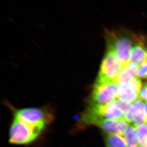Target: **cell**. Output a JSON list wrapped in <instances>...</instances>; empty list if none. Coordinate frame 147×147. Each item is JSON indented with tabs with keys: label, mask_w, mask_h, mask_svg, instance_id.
<instances>
[{
	"label": "cell",
	"mask_w": 147,
	"mask_h": 147,
	"mask_svg": "<svg viewBox=\"0 0 147 147\" xmlns=\"http://www.w3.org/2000/svg\"><path fill=\"white\" fill-rule=\"evenodd\" d=\"M124 66L114 50L107 46L95 82H115Z\"/></svg>",
	"instance_id": "obj_2"
},
{
	"label": "cell",
	"mask_w": 147,
	"mask_h": 147,
	"mask_svg": "<svg viewBox=\"0 0 147 147\" xmlns=\"http://www.w3.org/2000/svg\"><path fill=\"white\" fill-rule=\"evenodd\" d=\"M81 126H94L102 130L106 134L122 135L129 126L125 119L110 120L96 117H80L79 121Z\"/></svg>",
	"instance_id": "obj_6"
},
{
	"label": "cell",
	"mask_w": 147,
	"mask_h": 147,
	"mask_svg": "<svg viewBox=\"0 0 147 147\" xmlns=\"http://www.w3.org/2000/svg\"><path fill=\"white\" fill-rule=\"evenodd\" d=\"M119 85L116 82H95L88 105H104L117 98Z\"/></svg>",
	"instance_id": "obj_4"
},
{
	"label": "cell",
	"mask_w": 147,
	"mask_h": 147,
	"mask_svg": "<svg viewBox=\"0 0 147 147\" xmlns=\"http://www.w3.org/2000/svg\"><path fill=\"white\" fill-rule=\"evenodd\" d=\"M142 84L140 79L136 77L128 83L119 84L117 99L132 104L139 98Z\"/></svg>",
	"instance_id": "obj_7"
},
{
	"label": "cell",
	"mask_w": 147,
	"mask_h": 147,
	"mask_svg": "<svg viewBox=\"0 0 147 147\" xmlns=\"http://www.w3.org/2000/svg\"><path fill=\"white\" fill-rule=\"evenodd\" d=\"M46 128L24 122L13 117L9 130V142L16 145H26L35 142Z\"/></svg>",
	"instance_id": "obj_1"
},
{
	"label": "cell",
	"mask_w": 147,
	"mask_h": 147,
	"mask_svg": "<svg viewBox=\"0 0 147 147\" xmlns=\"http://www.w3.org/2000/svg\"><path fill=\"white\" fill-rule=\"evenodd\" d=\"M139 98L142 100H143L147 102V82H143L142 84L140 91Z\"/></svg>",
	"instance_id": "obj_15"
},
{
	"label": "cell",
	"mask_w": 147,
	"mask_h": 147,
	"mask_svg": "<svg viewBox=\"0 0 147 147\" xmlns=\"http://www.w3.org/2000/svg\"><path fill=\"white\" fill-rule=\"evenodd\" d=\"M122 136L127 147H140L137 133L134 125H129Z\"/></svg>",
	"instance_id": "obj_11"
},
{
	"label": "cell",
	"mask_w": 147,
	"mask_h": 147,
	"mask_svg": "<svg viewBox=\"0 0 147 147\" xmlns=\"http://www.w3.org/2000/svg\"><path fill=\"white\" fill-rule=\"evenodd\" d=\"M138 66L133 63L129 62L124 66L115 82L118 84L129 82L136 78Z\"/></svg>",
	"instance_id": "obj_10"
},
{
	"label": "cell",
	"mask_w": 147,
	"mask_h": 147,
	"mask_svg": "<svg viewBox=\"0 0 147 147\" xmlns=\"http://www.w3.org/2000/svg\"><path fill=\"white\" fill-rule=\"evenodd\" d=\"M14 118L32 125L46 128L53 119V115L46 107H27L14 109Z\"/></svg>",
	"instance_id": "obj_3"
},
{
	"label": "cell",
	"mask_w": 147,
	"mask_h": 147,
	"mask_svg": "<svg viewBox=\"0 0 147 147\" xmlns=\"http://www.w3.org/2000/svg\"><path fill=\"white\" fill-rule=\"evenodd\" d=\"M131 50L129 62L139 67L147 61V45L140 38H136Z\"/></svg>",
	"instance_id": "obj_9"
},
{
	"label": "cell",
	"mask_w": 147,
	"mask_h": 147,
	"mask_svg": "<svg viewBox=\"0 0 147 147\" xmlns=\"http://www.w3.org/2000/svg\"><path fill=\"white\" fill-rule=\"evenodd\" d=\"M106 147H127L123 136L118 134H106L104 137Z\"/></svg>",
	"instance_id": "obj_12"
},
{
	"label": "cell",
	"mask_w": 147,
	"mask_h": 147,
	"mask_svg": "<svg viewBox=\"0 0 147 147\" xmlns=\"http://www.w3.org/2000/svg\"><path fill=\"white\" fill-rule=\"evenodd\" d=\"M107 46L114 50L125 65L129 63L133 40L128 34L111 32L107 34Z\"/></svg>",
	"instance_id": "obj_5"
},
{
	"label": "cell",
	"mask_w": 147,
	"mask_h": 147,
	"mask_svg": "<svg viewBox=\"0 0 147 147\" xmlns=\"http://www.w3.org/2000/svg\"><path fill=\"white\" fill-rule=\"evenodd\" d=\"M124 119L129 123H132L134 126L147 124L144 103L143 101L138 99L131 104L129 109L124 115Z\"/></svg>",
	"instance_id": "obj_8"
},
{
	"label": "cell",
	"mask_w": 147,
	"mask_h": 147,
	"mask_svg": "<svg viewBox=\"0 0 147 147\" xmlns=\"http://www.w3.org/2000/svg\"><path fill=\"white\" fill-rule=\"evenodd\" d=\"M134 126L137 133L139 147H147V124Z\"/></svg>",
	"instance_id": "obj_13"
},
{
	"label": "cell",
	"mask_w": 147,
	"mask_h": 147,
	"mask_svg": "<svg viewBox=\"0 0 147 147\" xmlns=\"http://www.w3.org/2000/svg\"><path fill=\"white\" fill-rule=\"evenodd\" d=\"M137 76L139 79L147 80V61L138 67Z\"/></svg>",
	"instance_id": "obj_14"
},
{
	"label": "cell",
	"mask_w": 147,
	"mask_h": 147,
	"mask_svg": "<svg viewBox=\"0 0 147 147\" xmlns=\"http://www.w3.org/2000/svg\"><path fill=\"white\" fill-rule=\"evenodd\" d=\"M144 109H145V113H146V116H147V102H145L144 103Z\"/></svg>",
	"instance_id": "obj_16"
}]
</instances>
